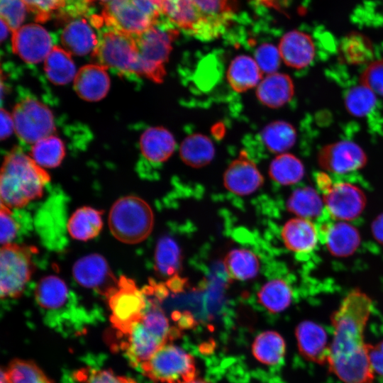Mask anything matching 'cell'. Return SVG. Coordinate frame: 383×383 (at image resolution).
Listing matches in <instances>:
<instances>
[{"instance_id": "obj_53", "label": "cell", "mask_w": 383, "mask_h": 383, "mask_svg": "<svg viewBox=\"0 0 383 383\" xmlns=\"http://www.w3.org/2000/svg\"><path fill=\"white\" fill-rule=\"evenodd\" d=\"M1 383H11L6 372V370H4L3 369L1 372Z\"/></svg>"}, {"instance_id": "obj_47", "label": "cell", "mask_w": 383, "mask_h": 383, "mask_svg": "<svg viewBox=\"0 0 383 383\" xmlns=\"http://www.w3.org/2000/svg\"><path fill=\"white\" fill-rule=\"evenodd\" d=\"M65 7L60 11L56 18L62 21L72 20L79 17L87 18L94 9L91 7L93 0H65Z\"/></svg>"}, {"instance_id": "obj_35", "label": "cell", "mask_w": 383, "mask_h": 383, "mask_svg": "<svg viewBox=\"0 0 383 383\" xmlns=\"http://www.w3.org/2000/svg\"><path fill=\"white\" fill-rule=\"evenodd\" d=\"M285 342L275 331H265L255 339L252 350L255 357L260 362L272 365L278 364L285 354Z\"/></svg>"}, {"instance_id": "obj_17", "label": "cell", "mask_w": 383, "mask_h": 383, "mask_svg": "<svg viewBox=\"0 0 383 383\" xmlns=\"http://www.w3.org/2000/svg\"><path fill=\"white\" fill-rule=\"evenodd\" d=\"M263 182V176L245 151L240 152L239 157L231 162L223 174L225 187L239 196L253 193Z\"/></svg>"}, {"instance_id": "obj_6", "label": "cell", "mask_w": 383, "mask_h": 383, "mask_svg": "<svg viewBox=\"0 0 383 383\" xmlns=\"http://www.w3.org/2000/svg\"><path fill=\"white\" fill-rule=\"evenodd\" d=\"M108 222L116 239L126 244H138L152 233L154 215L145 200L136 196H126L113 203Z\"/></svg>"}, {"instance_id": "obj_20", "label": "cell", "mask_w": 383, "mask_h": 383, "mask_svg": "<svg viewBox=\"0 0 383 383\" xmlns=\"http://www.w3.org/2000/svg\"><path fill=\"white\" fill-rule=\"evenodd\" d=\"M315 48L313 38L309 34L296 30L284 34L278 48L284 62L294 69L309 66L315 57Z\"/></svg>"}, {"instance_id": "obj_28", "label": "cell", "mask_w": 383, "mask_h": 383, "mask_svg": "<svg viewBox=\"0 0 383 383\" xmlns=\"http://www.w3.org/2000/svg\"><path fill=\"white\" fill-rule=\"evenodd\" d=\"M101 211L89 206L77 209L70 217L67 231L70 235L80 241H87L97 236L101 231Z\"/></svg>"}, {"instance_id": "obj_48", "label": "cell", "mask_w": 383, "mask_h": 383, "mask_svg": "<svg viewBox=\"0 0 383 383\" xmlns=\"http://www.w3.org/2000/svg\"><path fill=\"white\" fill-rule=\"evenodd\" d=\"M0 240L1 245L12 243L18 231V223L13 216L11 209L1 204L0 210Z\"/></svg>"}, {"instance_id": "obj_45", "label": "cell", "mask_w": 383, "mask_h": 383, "mask_svg": "<svg viewBox=\"0 0 383 383\" xmlns=\"http://www.w3.org/2000/svg\"><path fill=\"white\" fill-rule=\"evenodd\" d=\"M254 59L262 72L266 74L276 72L282 60L279 49L267 43H262L257 48Z\"/></svg>"}, {"instance_id": "obj_54", "label": "cell", "mask_w": 383, "mask_h": 383, "mask_svg": "<svg viewBox=\"0 0 383 383\" xmlns=\"http://www.w3.org/2000/svg\"><path fill=\"white\" fill-rule=\"evenodd\" d=\"M186 383H207L203 380H200V379H194L192 381H190V382H186Z\"/></svg>"}, {"instance_id": "obj_10", "label": "cell", "mask_w": 383, "mask_h": 383, "mask_svg": "<svg viewBox=\"0 0 383 383\" xmlns=\"http://www.w3.org/2000/svg\"><path fill=\"white\" fill-rule=\"evenodd\" d=\"M12 116L14 132L23 144L33 145L55 131L50 110L31 97L21 99L14 106Z\"/></svg>"}, {"instance_id": "obj_21", "label": "cell", "mask_w": 383, "mask_h": 383, "mask_svg": "<svg viewBox=\"0 0 383 383\" xmlns=\"http://www.w3.org/2000/svg\"><path fill=\"white\" fill-rule=\"evenodd\" d=\"M281 236L289 250L299 254L312 252L320 241L317 226L311 220L300 217L287 221Z\"/></svg>"}, {"instance_id": "obj_51", "label": "cell", "mask_w": 383, "mask_h": 383, "mask_svg": "<svg viewBox=\"0 0 383 383\" xmlns=\"http://www.w3.org/2000/svg\"><path fill=\"white\" fill-rule=\"evenodd\" d=\"M372 232L374 238L383 245V213L378 216L372 222Z\"/></svg>"}, {"instance_id": "obj_25", "label": "cell", "mask_w": 383, "mask_h": 383, "mask_svg": "<svg viewBox=\"0 0 383 383\" xmlns=\"http://www.w3.org/2000/svg\"><path fill=\"white\" fill-rule=\"evenodd\" d=\"M177 148L173 135L162 127L146 129L140 138V149L143 158L152 164L167 161Z\"/></svg>"}, {"instance_id": "obj_14", "label": "cell", "mask_w": 383, "mask_h": 383, "mask_svg": "<svg viewBox=\"0 0 383 383\" xmlns=\"http://www.w3.org/2000/svg\"><path fill=\"white\" fill-rule=\"evenodd\" d=\"M55 36L41 26L30 23L13 32V52L23 61L36 64L45 61L55 46Z\"/></svg>"}, {"instance_id": "obj_33", "label": "cell", "mask_w": 383, "mask_h": 383, "mask_svg": "<svg viewBox=\"0 0 383 383\" xmlns=\"http://www.w3.org/2000/svg\"><path fill=\"white\" fill-rule=\"evenodd\" d=\"M260 138L268 151L279 155L284 153L294 145L296 132L291 123L276 121L262 129Z\"/></svg>"}, {"instance_id": "obj_49", "label": "cell", "mask_w": 383, "mask_h": 383, "mask_svg": "<svg viewBox=\"0 0 383 383\" xmlns=\"http://www.w3.org/2000/svg\"><path fill=\"white\" fill-rule=\"evenodd\" d=\"M368 355L374 372L383 375V340L375 345H369Z\"/></svg>"}, {"instance_id": "obj_52", "label": "cell", "mask_w": 383, "mask_h": 383, "mask_svg": "<svg viewBox=\"0 0 383 383\" xmlns=\"http://www.w3.org/2000/svg\"><path fill=\"white\" fill-rule=\"evenodd\" d=\"M9 30H10L7 24L1 19V41L3 42L8 35Z\"/></svg>"}, {"instance_id": "obj_30", "label": "cell", "mask_w": 383, "mask_h": 383, "mask_svg": "<svg viewBox=\"0 0 383 383\" xmlns=\"http://www.w3.org/2000/svg\"><path fill=\"white\" fill-rule=\"evenodd\" d=\"M287 208L298 217L309 220L321 216L325 212L323 200L318 192L311 187L294 190L287 200Z\"/></svg>"}, {"instance_id": "obj_8", "label": "cell", "mask_w": 383, "mask_h": 383, "mask_svg": "<svg viewBox=\"0 0 383 383\" xmlns=\"http://www.w3.org/2000/svg\"><path fill=\"white\" fill-rule=\"evenodd\" d=\"M140 367L145 376L160 383H186L195 379L196 377L193 357L169 343Z\"/></svg>"}, {"instance_id": "obj_43", "label": "cell", "mask_w": 383, "mask_h": 383, "mask_svg": "<svg viewBox=\"0 0 383 383\" xmlns=\"http://www.w3.org/2000/svg\"><path fill=\"white\" fill-rule=\"evenodd\" d=\"M26 9L23 0H1V19L7 24L10 30L13 32L21 27L26 17Z\"/></svg>"}, {"instance_id": "obj_12", "label": "cell", "mask_w": 383, "mask_h": 383, "mask_svg": "<svg viewBox=\"0 0 383 383\" xmlns=\"http://www.w3.org/2000/svg\"><path fill=\"white\" fill-rule=\"evenodd\" d=\"M322 194L326 212L335 220L349 221L355 219L365 207L364 192L349 182H333Z\"/></svg>"}, {"instance_id": "obj_15", "label": "cell", "mask_w": 383, "mask_h": 383, "mask_svg": "<svg viewBox=\"0 0 383 383\" xmlns=\"http://www.w3.org/2000/svg\"><path fill=\"white\" fill-rule=\"evenodd\" d=\"M367 157L357 143L341 140L323 147L318 154V162L323 170L336 174H346L362 168Z\"/></svg>"}, {"instance_id": "obj_34", "label": "cell", "mask_w": 383, "mask_h": 383, "mask_svg": "<svg viewBox=\"0 0 383 383\" xmlns=\"http://www.w3.org/2000/svg\"><path fill=\"white\" fill-rule=\"evenodd\" d=\"M269 174L272 180L282 185H292L304 177V167L295 155L284 152L279 154L271 162Z\"/></svg>"}, {"instance_id": "obj_4", "label": "cell", "mask_w": 383, "mask_h": 383, "mask_svg": "<svg viewBox=\"0 0 383 383\" xmlns=\"http://www.w3.org/2000/svg\"><path fill=\"white\" fill-rule=\"evenodd\" d=\"M87 18L98 31V45L92 53L97 64L122 76H139L135 37L106 23L101 14L94 12Z\"/></svg>"}, {"instance_id": "obj_46", "label": "cell", "mask_w": 383, "mask_h": 383, "mask_svg": "<svg viewBox=\"0 0 383 383\" xmlns=\"http://www.w3.org/2000/svg\"><path fill=\"white\" fill-rule=\"evenodd\" d=\"M360 84L383 96V59L370 62L360 77Z\"/></svg>"}, {"instance_id": "obj_41", "label": "cell", "mask_w": 383, "mask_h": 383, "mask_svg": "<svg viewBox=\"0 0 383 383\" xmlns=\"http://www.w3.org/2000/svg\"><path fill=\"white\" fill-rule=\"evenodd\" d=\"M377 101L375 94L361 84L349 89L344 96L347 111L356 117H368L376 109Z\"/></svg>"}, {"instance_id": "obj_55", "label": "cell", "mask_w": 383, "mask_h": 383, "mask_svg": "<svg viewBox=\"0 0 383 383\" xmlns=\"http://www.w3.org/2000/svg\"><path fill=\"white\" fill-rule=\"evenodd\" d=\"M93 1H94V2L96 1H99L101 3H104V4H108V3H109V2H111V1H112L113 0H93Z\"/></svg>"}, {"instance_id": "obj_29", "label": "cell", "mask_w": 383, "mask_h": 383, "mask_svg": "<svg viewBox=\"0 0 383 383\" xmlns=\"http://www.w3.org/2000/svg\"><path fill=\"white\" fill-rule=\"evenodd\" d=\"M182 160L188 166L202 167L211 162L215 155V148L207 136L193 133L186 137L179 148Z\"/></svg>"}, {"instance_id": "obj_5", "label": "cell", "mask_w": 383, "mask_h": 383, "mask_svg": "<svg viewBox=\"0 0 383 383\" xmlns=\"http://www.w3.org/2000/svg\"><path fill=\"white\" fill-rule=\"evenodd\" d=\"M177 35V28L163 14L145 31L135 36L139 52V76L156 82L162 81L165 65Z\"/></svg>"}, {"instance_id": "obj_32", "label": "cell", "mask_w": 383, "mask_h": 383, "mask_svg": "<svg viewBox=\"0 0 383 383\" xmlns=\"http://www.w3.org/2000/svg\"><path fill=\"white\" fill-rule=\"evenodd\" d=\"M44 70L48 79L56 84H65L74 80L77 72L70 53L55 45L45 60Z\"/></svg>"}, {"instance_id": "obj_37", "label": "cell", "mask_w": 383, "mask_h": 383, "mask_svg": "<svg viewBox=\"0 0 383 383\" xmlns=\"http://www.w3.org/2000/svg\"><path fill=\"white\" fill-rule=\"evenodd\" d=\"M155 268L159 275L170 277L179 269L181 251L177 243L169 236L162 237L155 250Z\"/></svg>"}, {"instance_id": "obj_27", "label": "cell", "mask_w": 383, "mask_h": 383, "mask_svg": "<svg viewBox=\"0 0 383 383\" xmlns=\"http://www.w3.org/2000/svg\"><path fill=\"white\" fill-rule=\"evenodd\" d=\"M194 9L222 34L233 21L238 0H190Z\"/></svg>"}, {"instance_id": "obj_38", "label": "cell", "mask_w": 383, "mask_h": 383, "mask_svg": "<svg viewBox=\"0 0 383 383\" xmlns=\"http://www.w3.org/2000/svg\"><path fill=\"white\" fill-rule=\"evenodd\" d=\"M341 56L353 65L372 62L374 52L369 38L359 33H351L344 37L340 45Z\"/></svg>"}, {"instance_id": "obj_22", "label": "cell", "mask_w": 383, "mask_h": 383, "mask_svg": "<svg viewBox=\"0 0 383 383\" xmlns=\"http://www.w3.org/2000/svg\"><path fill=\"white\" fill-rule=\"evenodd\" d=\"M107 69L99 64L87 65L79 69L74 79V89L82 99L96 101L108 93L110 79Z\"/></svg>"}, {"instance_id": "obj_23", "label": "cell", "mask_w": 383, "mask_h": 383, "mask_svg": "<svg viewBox=\"0 0 383 383\" xmlns=\"http://www.w3.org/2000/svg\"><path fill=\"white\" fill-rule=\"evenodd\" d=\"M256 97L264 106L279 108L289 102L294 94V85L287 74L274 72L262 78L256 87Z\"/></svg>"}, {"instance_id": "obj_44", "label": "cell", "mask_w": 383, "mask_h": 383, "mask_svg": "<svg viewBox=\"0 0 383 383\" xmlns=\"http://www.w3.org/2000/svg\"><path fill=\"white\" fill-rule=\"evenodd\" d=\"M26 8L34 14L37 22L45 23L55 17L65 7V0H23Z\"/></svg>"}, {"instance_id": "obj_42", "label": "cell", "mask_w": 383, "mask_h": 383, "mask_svg": "<svg viewBox=\"0 0 383 383\" xmlns=\"http://www.w3.org/2000/svg\"><path fill=\"white\" fill-rule=\"evenodd\" d=\"M5 370L11 383H53L31 361L14 360Z\"/></svg>"}, {"instance_id": "obj_19", "label": "cell", "mask_w": 383, "mask_h": 383, "mask_svg": "<svg viewBox=\"0 0 383 383\" xmlns=\"http://www.w3.org/2000/svg\"><path fill=\"white\" fill-rule=\"evenodd\" d=\"M69 289L65 282L55 275L43 277L35 289V299L47 314L46 320L52 326L57 315L62 314V309L68 304Z\"/></svg>"}, {"instance_id": "obj_36", "label": "cell", "mask_w": 383, "mask_h": 383, "mask_svg": "<svg viewBox=\"0 0 383 383\" xmlns=\"http://www.w3.org/2000/svg\"><path fill=\"white\" fill-rule=\"evenodd\" d=\"M257 296L259 301L268 311L279 313L287 309L290 305L292 292L285 281L276 279L263 285Z\"/></svg>"}, {"instance_id": "obj_1", "label": "cell", "mask_w": 383, "mask_h": 383, "mask_svg": "<svg viewBox=\"0 0 383 383\" xmlns=\"http://www.w3.org/2000/svg\"><path fill=\"white\" fill-rule=\"evenodd\" d=\"M372 302L362 292H349L331 316L333 336L329 348L330 371L343 383H372L374 371L365 342Z\"/></svg>"}, {"instance_id": "obj_11", "label": "cell", "mask_w": 383, "mask_h": 383, "mask_svg": "<svg viewBox=\"0 0 383 383\" xmlns=\"http://www.w3.org/2000/svg\"><path fill=\"white\" fill-rule=\"evenodd\" d=\"M107 298L111 311V321L118 336L126 333L141 318L148 305L145 293L134 281L123 276L118 279V287Z\"/></svg>"}, {"instance_id": "obj_31", "label": "cell", "mask_w": 383, "mask_h": 383, "mask_svg": "<svg viewBox=\"0 0 383 383\" xmlns=\"http://www.w3.org/2000/svg\"><path fill=\"white\" fill-rule=\"evenodd\" d=\"M225 270L233 279L244 281L255 277L260 270V262L254 252L247 249H234L224 258Z\"/></svg>"}, {"instance_id": "obj_26", "label": "cell", "mask_w": 383, "mask_h": 383, "mask_svg": "<svg viewBox=\"0 0 383 383\" xmlns=\"http://www.w3.org/2000/svg\"><path fill=\"white\" fill-rule=\"evenodd\" d=\"M262 72L254 58L240 55L231 62L226 73L230 87L236 92H244L257 87Z\"/></svg>"}, {"instance_id": "obj_16", "label": "cell", "mask_w": 383, "mask_h": 383, "mask_svg": "<svg viewBox=\"0 0 383 383\" xmlns=\"http://www.w3.org/2000/svg\"><path fill=\"white\" fill-rule=\"evenodd\" d=\"M317 228L320 241L335 257L351 255L360 245V235L357 229L348 221L332 218L326 212Z\"/></svg>"}, {"instance_id": "obj_2", "label": "cell", "mask_w": 383, "mask_h": 383, "mask_svg": "<svg viewBox=\"0 0 383 383\" xmlns=\"http://www.w3.org/2000/svg\"><path fill=\"white\" fill-rule=\"evenodd\" d=\"M50 176L31 157L16 148L4 160L0 176L1 204L20 209L43 195Z\"/></svg>"}, {"instance_id": "obj_18", "label": "cell", "mask_w": 383, "mask_h": 383, "mask_svg": "<svg viewBox=\"0 0 383 383\" xmlns=\"http://www.w3.org/2000/svg\"><path fill=\"white\" fill-rule=\"evenodd\" d=\"M295 334L299 350L307 360L318 364H327L330 344L324 328L311 321L301 322Z\"/></svg>"}, {"instance_id": "obj_7", "label": "cell", "mask_w": 383, "mask_h": 383, "mask_svg": "<svg viewBox=\"0 0 383 383\" xmlns=\"http://www.w3.org/2000/svg\"><path fill=\"white\" fill-rule=\"evenodd\" d=\"M163 15L162 0H113L104 4V21L132 35L145 31Z\"/></svg>"}, {"instance_id": "obj_24", "label": "cell", "mask_w": 383, "mask_h": 383, "mask_svg": "<svg viewBox=\"0 0 383 383\" xmlns=\"http://www.w3.org/2000/svg\"><path fill=\"white\" fill-rule=\"evenodd\" d=\"M60 40L65 50L79 56L93 53L98 45V37L83 17L71 20L63 28Z\"/></svg>"}, {"instance_id": "obj_13", "label": "cell", "mask_w": 383, "mask_h": 383, "mask_svg": "<svg viewBox=\"0 0 383 383\" xmlns=\"http://www.w3.org/2000/svg\"><path fill=\"white\" fill-rule=\"evenodd\" d=\"M72 274L82 287L91 289L108 297L118 285L106 260L100 254L92 253L79 259L74 264Z\"/></svg>"}, {"instance_id": "obj_39", "label": "cell", "mask_w": 383, "mask_h": 383, "mask_svg": "<svg viewBox=\"0 0 383 383\" xmlns=\"http://www.w3.org/2000/svg\"><path fill=\"white\" fill-rule=\"evenodd\" d=\"M62 141L53 135L38 141L32 145V159L43 168H54L60 165L65 157Z\"/></svg>"}, {"instance_id": "obj_50", "label": "cell", "mask_w": 383, "mask_h": 383, "mask_svg": "<svg viewBox=\"0 0 383 383\" xmlns=\"http://www.w3.org/2000/svg\"><path fill=\"white\" fill-rule=\"evenodd\" d=\"M14 131V122L12 115L6 110L1 109V138H8Z\"/></svg>"}, {"instance_id": "obj_9", "label": "cell", "mask_w": 383, "mask_h": 383, "mask_svg": "<svg viewBox=\"0 0 383 383\" xmlns=\"http://www.w3.org/2000/svg\"><path fill=\"white\" fill-rule=\"evenodd\" d=\"M34 250L11 243L3 245L0 253V294L1 299L21 295L34 271Z\"/></svg>"}, {"instance_id": "obj_40", "label": "cell", "mask_w": 383, "mask_h": 383, "mask_svg": "<svg viewBox=\"0 0 383 383\" xmlns=\"http://www.w3.org/2000/svg\"><path fill=\"white\" fill-rule=\"evenodd\" d=\"M62 383H137L133 379L116 374L111 369L88 365L69 373Z\"/></svg>"}, {"instance_id": "obj_3", "label": "cell", "mask_w": 383, "mask_h": 383, "mask_svg": "<svg viewBox=\"0 0 383 383\" xmlns=\"http://www.w3.org/2000/svg\"><path fill=\"white\" fill-rule=\"evenodd\" d=\"M141 318L125 334L120 335V348L135 367L148 360L173 338L172 329L162 310L149 300Z\"/></svg>"}]
</instances>
